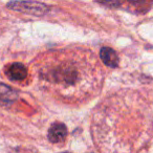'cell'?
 <instances>
[{
  "label": "cell",
  "mask_w": 153,
  "mask_h": 153,
  "mask_svg": "<svg viewBox=\"0 0 153 153\" xmlns=\"http://www.w3.org/2000/svg\"><path fill=\"white\" fill-rule=\"evenodd\" d=\"M42 79L63 89L76 87L82 81V69L72 60H62L42 70Z\"/></svg>",
  "instance_id": "6da1fadb"
},
{
  "label": "cell",
  "mask_w": 153,
  "mask_h": 153,
  "mask_svg": "<svg viewBox=\"0 0 153 153\" xmlns=\"http://www.w3.org/2000/svg\"><path fill=\"white\" fill-rule=\"evenodd\" d=\"M7 7L13 11L35 16H43L49 11V7L38 1H12L7 3Z\"/></svg>",
  "instance_id": "7a4b0ae2"
},
{
  "label": "cell",
  "mask_w": 153,
  "mask_h": 153,
  "mask_svg": "<svg viewBox=\"0 0 153 153\" xmlns=\"http://www.w3.org/2000/svg\"><path fill=\"white\" fill-rule=\"evenodd\" d=\"M153 0H122L121 5H126L129 11L135 14H145L152 7Z\"/></svg>",
  "instance_id": "3957f363"
},
{
  "label": "cell",
  "mask_w": 153,
  "mask_h": 153,
  "mask_svg": "<svg viewBox=\"0 0 153 153\" xmlns=\"http://www.w3.org/2000/svg\"><path fill=\"white\" fill-rule=\"evenodd\" d=\"M7 76L9 79L13 80V81H23L26 79L27 76V69L22 63H12L5 69Z\"/></svg>",
  "instance_id": "277c9868"
},
{
  "label": "cell",
  "mask_w": 153,
  "mask_h": 153,
  "mask_svg": "<svg viewBox=\"0 0 153 153\" xmlns=\"http://www.w3.org/2000/svg\"><path fill=\"white\" fill-rule=\"evenodd\" d=\"M66 135H67V128L62 123L53 124L48 130V134H47L49 142L53 143V144L64 140Z\"/></svg>",
  "instance_id": "5b68a950"
},
{
  "label": "cell",
  "mask_w": 153,
  "mask_h": 153,
  "mask_svg": "<svg viewBox=\"0 0 153 153\" xmlns=\"http://www.w3.org/2000/svg\"><path fill=\"white\" fill-rule=\"evenodd\" d=\"M18 99V94L12 87L0 83V104L10 105Z\"/></svg>",
  "instance_id": "8992f818"
},
{
  "label": "cell",
  "mask_w": 153,
  "mask_h": 153,
  "mask_svg": "<svg viewBox=\"0 0 153 153\" xmlns=\"http://www.w3.org/2000/svg\"><path fill=\"white\" fill-rule=\"evenodd\" d=\"M100 56L105 65L112 68L119 65V57H117V53L110 47H103L100 51Z\"/></svg>",
  "instance_id": "52a82bcc"
},
{
  "label": "cell",
  "mask_w": 153,
  "mask_h": 153,
  "mask_svg": "<svg viewBox=\"0 0 153 153\" xmlns=\"http://www.w3.org/2000/svg\"><path fill=\"white\" fill-rule=\"evenodd\" d=\"M98 1L102 3V4L110 7H117L121 5V1L120 0H98Z\"/></svg>",
  "instance_id": "ba28073f"
}]
</instances>
